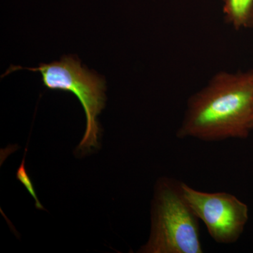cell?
I'll return each mask as SVG.
<instances>
[{"label":"cell","instance_id":"cell-6","mask_svg":"<svg viewBox=\"0 0 253 253\" xmlns=\"http://www.w3.org/2000/svg\"><path fill=\"white\" fill-rule=\"evenodd\" d=\"M24 163L25 160L24 158H23L21 166L18 168L17 171V179L24 184L28 192H29L30 194L33 196V197L34 198V199L36 200L37 208H38V209H43L41 203H40L39 200H38V197H37L36 191H35L34 187H33V184H32L31 179H30L29 176L28 175L27 172H26Z\"/></svg>","mask_w":253,"mask_h":253},{"label":"cell","instance_id":"cell-2","mask_svg":"<svg viewBox=\"0 0 253 253\" xmlns=\"http://www.w3.org/2000/svg\"><path fill=\"white\" fill-rule=\"evenodd\" d=\"M139 253H204L199 219L184 196L182 181L163 176L156 182L151 234Z\"/></svg>","mask_w":253,"mask_h":253},{"label":"cell","instance_id":"cell-1","mask_svg":"<svg viewBox=\"0 0 253 253\" xmlns=\"http://www.w3.org/2000/svg\"><path fill=\"white\" fill-rule=\"evenodd\" d=\"M253 129V71H221L188 100L179 139H246Z\"/></svg>","mask_w":253,"mask_h":253},{"label":"cell","instance_id":"cell-5","mask_svg":"<svg viewBox=\"0 0 253 253\" xmlns=\"http://www.w3.org/2000/svg\"><path fill=\"white\" fill-rule=\"evenodd\" d=\"M253 9V0H224V16L236 29L249 27Z\"/></svg>","mask_w":253,"mask_h":253},{"label":"cell","instance_id":"cell-4","mask_svg":"<svg viewBox=\"0 0 253 253\" xmlns=\"http://www.w3.org/2000/svg\"><path fill=\"white\" fill-rule=\"evenodd\" d=\"M184 196L199 220L216 243H236L244 233L249 219L247 205L226 192H205L182 182Z\"/></svg>","mask_w":253,"mask_h":253},{"label":"cell","instance_id":"cell-3","mask_svg":"<svg viewBox=\"0 0 253 253\" xmlns=\"http://www.w3.org/2000/svg\"><path fill=\"white\" fill-rule=\"evenodd\" d=\"M20 69L41 73L44 85L51 90L68 91L79 100L86 116V130L78 149L98 147L99 126L97 116L104 109L106 101V81L96 73L82 66L73 56H65L59 61L41 63L37 68L11 66L4 76Z\"/></svg>","mask_w":253,"mask_h":253},{"label":"cell","instance_id":"cell-7","mask_svg":"<svg viewBox=\"0 0 253 253\" xmlns=\"http://www.w3.org/2000/svg\"><path fill=\"white\" fill-rule=\"evenodd\" d=\"M249 27L253 28V9L252 15H251V21H250Z\"/></svg>","mask_w":253,"mask_h":253}]
</instances>
